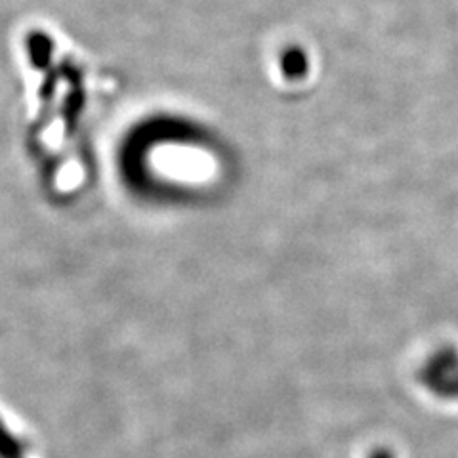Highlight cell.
Wrapping results in <instances>:
<instances>
[{
    "instance_id": "obj_2",
    "label": "cell",
    "mask_w": 458,
    "mask_h": 458,
    "mask_svg": "<svg viewBox=\"0 0 458 458\" xmlns=\"http://www.w3.org/2000/svg\"><path fill=\"white\" fill-rule=\"evenodd\" d=\"M27 52L37 69H47L54 54V42L48 35L35 31L27 37Z\"/></svg>"
},
{
    "instance_id": "obj_1",
    "label": "cell",
    "mask_w": 458,
    "mask_h": 458,
    "mask_svg": "<svg viewBox=\"0 0 458 458\" xmlns=\"http://www.w3.org/2000/svg\"><path fill=\"white\" fill-rule=\"evenodd\" d=\"M422 380L441 395H458V360L453 352L437 353L422 372Z\"/></svg>"
}]
</instances>
